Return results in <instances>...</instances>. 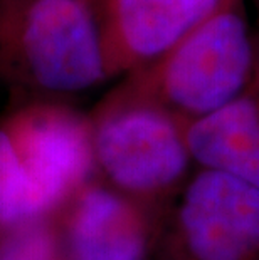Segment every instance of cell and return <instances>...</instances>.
<instances>
[{"instance_id": "cell-4", "label": "cell", "mask_w": 259, "mask_h": 260, "mask_svg": "<svg viewBox=\"0 0 259 260\" xmlns=\"http://www.w3.org/2000/svg\"><path fill=\"white\" fill-rule=\"evenodd\" d=\"M90 121L95 167L103 181L163 222L197 168L187 145V126L117 89Z\"/></svg>"}, {"instance_id": "cell-1", "label": "cell", "mask_w": 259, "mask_h": 260, "mask_svg": "<svg viewBox=\"0 0 259 260\" xmlns=\"http://www.w3.org/2000/svg\"><path fill=\"white\" fill-rule=\"evenodd\" d=\"M95 171L90 118L61 101H22L0 123V235L57 217Z\"/></svg>"}, {"instance_id": "cell-9", "label": "cell", "mask_w": 259, "mask_h": 260, "mask_svg": "<svg viewBox=\"0 0 259 260\" xmlns=\"http://www.w3.org/2000/svg\"><path fill=\"white\" fill-rule=\"evenodd\" d=\"M0 260H66L56 217L4 232L0 235Z\"/></svg>"}, {"instance_id": "cell-3", "label": "cell", "mask_w": 259, "mask_h": 260, "mask_svg": "<svg viewBox=\"0 0 259 260\" xmlns=\"http://www.w3.org/2000/svg\"><path fill=\"white\" fill-rule=\"evenodd\" d=\"M257 52V34L247 20L244 0H234L165 56L126 76L117 91L153 104L189 126L246 89Z\"/></svg>"}, {"instance_id": "cell-5", "label": "cell", "mask_w": 259, "mask_h": 260, "mask_svg": "<svg viewBox=\"0 0 259 260\" xmlns=\"http://www.w3.org/2000/svg\"><path fill=\"white\" fill-rule=\"evenodd\" d=\"M153 260H259V188L195 168L165 215Z\"/></svg>"}, {"instance_id": "cell-8", "label": "cell", "mask_w": 259, "mask_h": 260, "mask_svg": "<svg viewBox=\"0 0 259 260\" xmlns=\"http://www.w3.org/2000/svg\"><path fill=\"white\" fill-rule=\"evenodd\" d=\"M185 138L197 168L259 188V52L246 89L219 111L187 126Z\"/></svg>"}, {"instance_id": "cell-7", "label": "cell", "mask_w": 259, "mask_h": 260, "mask_svg": "<svg viewBox=\"0 0 259 260\" xmlns=\"http://www.w3.org/2000/svg\"><path fill=\"white\" fill-rule=\"evenodd\" d=\"M66 260H153L160 220L104 181L86 183L57 217Z\"/></svg>"}, {"instance_id": "cell-2", "label": "cell", "mask_w": 259, "mask_h": 260, "mask_svg": "<svg viewBox=\"0 0 259 260\" xmlns=\"http://www.w3.org/2000/svg\"><path fill=\"white\" fill-rule=\"evenodd\" d=\"M108 79L93 0H0V89L63 103Z\"/></svg>"}, {"instance_id": "cell-6", "label": "cell", "mask_w": 259, "mask_h": 260, "mask_svg": "<svg viewBox=\"0 0 259 260\" xmlns=\"http://www.w3.org/2000/svg\"><path fill=\"white\" fill-rule=\"evenodd\" d=\"M234 0H93L109 79L153 64Z\"/></svg>"}, {"instance_id": "cell-10", "label": "cell", "mask_w": 259, "mask_h": 260, "mask_svg": "<svg viewBox=\"0 0 259 260\" xmlns=\"http://www.w3.org/2000/svg\"><path fill=\"white\" fill-rule=\"evenodd\" d=\"M257 4H259V0H257Z\"/></svg>"}]
</instances>
